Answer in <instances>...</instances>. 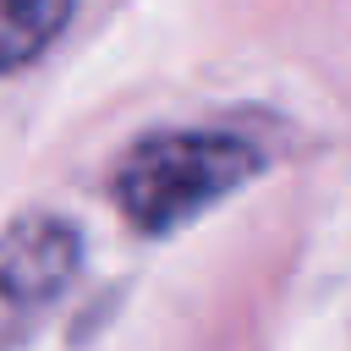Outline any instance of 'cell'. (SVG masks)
<instances>
[{"label":"cell","instance_id":"cell-1","mask_svg":"<svg viewBox=\"0 0 351 351\" xmlns=\"http://www.w3.org/2000/svg\"><path fill=\"white\" fill-rule=\"evenodd\" d=\"M258 170V148L236 132H148L110 176L115 208L137 230H176Z\"/></svg>","mask_w":351,"mask_h":351},{"label":"cell","instance_id":"cell-2","mask_svg":"<svg viewBox=\"0 0 351 351\" xmlns=\"http://www.w3.org/2000/svg\"><path fill=\"white\" fill-rule=\"evenodd\" d=\"M82 263V236L60 214H22L0 230V302L44 307L71 285Z\"/></svg>","mask_w":351,"mask_h":351},{"label":"cell","instance_id":"cell-3","mask_svg":"<svg viewBox=\"0 0 351 351\" xmlns=\"http://www.w3.org/2000/svg\"><path fill=\"white\" fill-rule=\"evenodd\" d=\"M71 22L66 0H0V71L33 60Z\"/></svg>","mask_w":351,"mask_h":351}]
</instances>
